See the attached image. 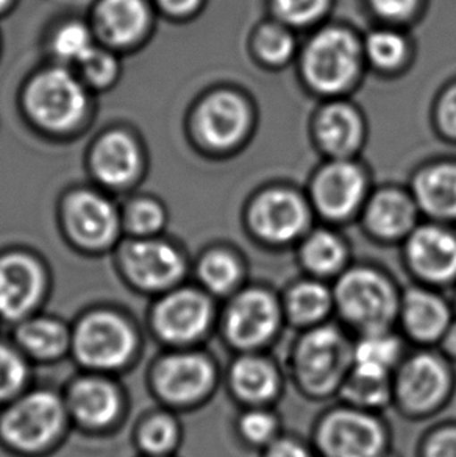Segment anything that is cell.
<instances>
[{
	"label": "cell",
	"mask_w": 456,
	"mask_h": 457,
	"mask_svg": "<svg viewBox=\"0 0 456 457\" xmlns=\"http://www.w3.org/2000/svg\"><path fill=\"white\" fill-rule=\"evenodd\" d=\"M413 222V204L399 191L376 194L367 208V225L383 237L405 235Z\"/></svg>",
	"instance_id": "obj_25"
},
{
	"label": "cell",
	"mask_w": 456,
	"mask_h": 457,
	"mask_svg": "<svg viewBox=\"0 0 456 457\" xmlns=\"http://www.w3.org/2000/svg\"><path fill=\"white\" fill-rule=\"evenodd\" d=\"M408 258L422 277L447 281L456 275V239L445 229L424 227L408 242Z\"/></svg>",
	"instance_id": "obj_18"
},
{
	"label": "cell",
	"mask_w": 456,
	"mask_h": 457,
	"mask_svg": "<svg viewBox=\"0 0 456 457\" xmlns=\"http://www.w3.org/2000/svg\"><path fill=\"white\" fill-rule=\"evenodd\" d=\"M382 457H401V454H399V453L395 452L394 448H393V450H389L388 453H386V454H383Z\"/></svg>",
	"instance_id": "obj_48"
},
{
	"label": "cell",
	"mask_w": 456,
	"mask_h": 457,
	"mask_svg": "<svg viewBox=\"0 0 456 457\" xmlns=\"http://www.w3.org/2000/svg\"><path fill=\"white\" fill-rule=\"evenodd\" d=\"M234 434L244 450L259 454L283 436V423L269 406L244 408L234 423Z\"/></svg>",
	"instance_id": "obj_27"
},
{
	"label": "cell",
	"mask_w": 456,
	"mask_h": 457,
	"mask_svg": "<svg viewBox=\"0 0 456 457\" xmlns=\"http://www.w3.org/2000/svg\"><path fill=\"white\" fill-rule=\"evenodd\" d=\"M302 254L309 270L328 275L342 266L345 248L336 236L327 231H317L303 245Z\"/></svg>",
	"instance_id": "obj_31"
},
{
	"label": "cell",
	"mask_w": 456,
	"mask_h": 457,
	"mask_svg": "<svg viewBox=\"0 0 456 457\" xmlns=\"http://www.w3.org/2000/svg\"><path fill=\"white\" fill-rule=\"evenodd\" d=\"M8 4H10V0H0V12H2Z\"/></svg>",
	"instance_id": "obj_49"
},
{
	"label": "cell",
	"mask_w": 456,
	"mask_h": 457,
	"mask_svg": "<svg viewBox=\"0 0 456 457\" xmlns=\"http://www.w3.org/2000/svg\"><path fill=\"white\" fill-rule=\"evenodd\" d=\"M439 120L447 133L456 137V87L445 94L439 106Z\"/></svg>",
	"instance_id": "obj_45"
},
{
	"label": "cell",
	"mask_w": 456,
	"mask_h": 457,
	"mask_svg": "<svg viewBox=\"0 0 456 457\" xmlns=\"http://www.w3.org/2000/svg\"><path fill=\"white\" fill-rule=\"evenodd\" d=\"M361 135V119L353 108L342 104L325 108L317 120V137L324 149L338 156L357 149Z\"/></svg>",
	"instance_id": "obj_23"
},
{
	"label": "cell",
	"mask_w": 456,
	"mask_h": 457,
	"mask_svg": "<svg viewBox=\"0 0 456 457\" xmlns=\"http://www.w3.org/2000/svg\"><path fill=\"white\" fill-rule=\"evenodd\" d=\"M135 345L129 323L108 312L81 321L74 336V350L83 364L96 369H116L125 364Z\"/></svg>",
	"instance_id": "obj_8"
},
{
	"label": "cell",
	"mask_w": 456,
	"mask_h": 457,
	"mask_svg": "<svg viewBox=\"0 0 456 457\" xmlns=\"http://www.w3.org/2000/svg\"><path fill=\"white\" fill-rule=\"evenodd\" d=\"M367 52L376 66L391 69L403 62L407 46L397 33L376 31L367 41Z\"/></svg>",
	"instance_id": "obj_37"
},
{
	"label": "cell",
	"mask_w": 456,
	"mask_h": 457,
	"mask_svg": "<svg viewBox=\"0 0 456 457\" xmlns=\"http://www.w3.org/2000/svg\"><path fill=\"white\" fill-rule=\"evenodd\" d=\"M179 425L167 415H156L142 427V448L152 454H167L179 445Z\"/></svg>",
	"instance_id": "obj_34"
},
{
	"label": "cell",
	"mask_w": 456,
	"mask_h": 457,
	"mask_svg": "<svg viewBox=\"0 0 456 457\" xmlns=\"http://www.w3.org/2000/svg\"><path fill=\"white\" fill-rule=\"evenodd\" d=\"M277 325V303L263 291L242 294L228 311V337L238 346L252 348L265 344L275 333Z\"/></svg>",
	"instance_id": "obj_12"
},
{
	"label": "cell",
	"mask_w": 456,
	"mask_h": 457,
	"mask_svg": "<svg viewBox=\"0 0 456 457\" xmlns=\"http://www.w3.org/2000/svg\"><path fill=\"white\" fill-rule=\"evenodd\" d=\"M240 273L238 262L232 254L225 252L207 254L198 266V275L202 283L216 294L230 291L238 283Z\"/></svg>",
	"instance_id": "obj_33"
},
{
	"label": "cell",
	"mask_w": 456,
	"mask_h": 457,
	"mask_svg": "<svg viewBox=\"0 0 456 457\" xmlns=\"http://www.w3.org/2000/svg\"><path fill=\"white\" fill-rule=\"evenodd\" d=\"M372 6L383 18H408L418 5V0H370Z\"/></svg>",
	"instance_id": "obj_44"
},
{
	"label": "cell",
	"mask_w": 456,
	"mask_h": 457,
	"mask_svg": "<svg viewBox=\"0 0 456 457\" xmlns=\"http://www.w3.org/2000/svg\"><path fill=\"white\" fill-rule=\"evenodd\" d=\"M87 94L68 71L49 69L31 81L27 108L38 124L50 130H68L80 120Z\"/></svg>",
	"instance_id": "obj_5"
},
{
	"label": "cell",
	"mask_w": 456,
	"mask_h": 457,
	"mask_svg": "<svg viewBox=\"0 0 456 457\" xmlns=\"http://www.w3.org/2000/svg\"><path fill=\"white\" fill-rule=\"evenodd\" d=\"M308 222V211L302 198L290 191H269L252 206V225L263 239L288 242L302 233Z\"/></svg>",
	"instance_id": "obj_11"
},
{
	"label": "cell",
	"mask_w": 456,
	"mask_h": 457,
	"mask_svg": "<svg viewBox=\"0 0 456 457\" xmlns=\"http://www.w3.org/2000/svg\"><path fill=\"white\" fill-rule=\"evenodd\" d=\"M359 66L358 44L349 31L330 29L311 41L303 58L309 85L321 93H338L349 87Z\"/></svg>",
	"instance_id": "obj_6"
},
{
	"label": "cell",
	"mask_w": 456,
	"mask_h": 457,
	"mask_svg": "<svg viewBox=\"0 0 456 457\" xmlns=\"http://www.w3.org/2000/svg\"><path fill=\"white\" fill-rule=\"evenodd\" d=\"M148 24V10L141 0H102L97 27L108 43L127 46L141 37Z\"/></svg>",
	"instance_id": "obj_21"
},
{
	"label": "cell",
	"mask_w": 456,
	"mask_h": 457,
	"mask_svg": "<svg viewBox=\"0 0 456 457\" xmlns=\"http://www.w3.org/2000/svg\"><path fill=\"white\" fill-rule=\"evenodd\" d=\"M41 267L25 254H10L0 260V314L21 319L43 295Z\"/></svg>",
	"instance_id": "obj_10"
},
{
	"label": "cell",
	"mask_w": 456,
	"mask_h": 457,
	"mask_svg": "<svg viewBox=\"0 0 456 457\" xmlns=\"http://www.w3.org/2000/svg\"><path fill=\"white\" fill-rule=\"evenodd\" d=\"M363 194V173L357 166L344 161L325 167L317 175L313 187L317 208L332 219L350 216L357 210Z\"/></svg>",
	"instance_id": "obj_16"
},
{
	"label": "cell",
	"mask_w": 456,
	"mask_h": 457,
	"mask_svg": "<svg viewBox=\"0 0 456 457\" xmlns=\"http://www.w3.org/2000/svg\"><path fill=\"white\" fill-rule=\"evenodd\" d=\"M155 384L167 402L190 406L210 394L215 384V370L204 356L175 354L161 362Z\"/></svg>",
	"instance_id": "obj_9"
},
{
	"label": "cell",
	"mask_w": 456,
	"mask_h": 457,
	"mask_svg": "<svg viewBox=\"0 0 456 457\" xmlns=\"http://www.w3.org/2000/svg\"><path fill=\"white\" fill-rule=\"evenodd\" d=\"M309 442L321 457H382L393 434L378 412L344 404L316 420Z\"/></svg>",
	"instance_id": "obj_1"
},
{
	"label": "cell",
	"mask_w": 456,
	"mask_h": 457,
	"mask_svg": "<svg viewBox=\"0 0 456 457\" xmlns=\"http://www.w3.org/2000/svg\"><path fill=\"white\" fill-rule=\"evenodd\" d=\"M451 387L449 371L438 358L414 356L395 379L394 402L408 419L424 420L444 408Z\"/></svg>",
	"instance_id": "obj_3"
},
{
	"label": "cell",
	"mask_w": 456,
	"mask_h": 457,
	"mask_svg": "<svg viewBox=\"0 0 456 457\" xmlns=\"http://www.w3.org/2000/svg\"><path fill=\"white\" fill-rule=\"evenodd\" d=\"M69 228L77 241L100 247L117 233V214L113 204L94 192H77L66 204Z\"/></svg>",
	"instance_id": "obj_17"
},
{
	"label": "cell",
	"mask_w": 456,
	"mask_h": 457,
	"mask_svg": "<svg viewBox=\"0 0 456 457\" xmlns=\"http://www.w3.org/2000/svg\"><path fill=\"white\" fill-rule=\"evenodd\" d=\"M332 306L330 292L317 283H302L290 294L288 308L297 321H316L327 314Z\"/></svg>",
	"instance_id": "obj_32"
},
{
	"label": "cell",
	"mask_w": 456,
	"mask_h": 457,
	"mask_svg": "<svg viewBox=\"0 0 456 457\" xmlns=\"http://www.w3.org/2000/svg\"><path fill=\"white\" fill-rule=\"evenodd\" d=\"M255 47L266 62L282 64L290 58L294 41L290 33L278 25H265L257 35Z\"/></svg>",
	"instance_id": "obj_36"
},
{
	"label": "cell",
	"mask_w": 456,
	"mask_h": 457,
	"mask_svg": "<svg viewBox=\"0 0 456 457\" xmlns=\"http://www.w3.org/2000/svg\"><path fill=\"white\" fill-rule=\"evenodd\" d=\"M341 394L345 404L378 412L394 402V384H391L389 377H370L351 370L350 375L345 378Z\"/></svg>",
	"instance_id": "obj_28"
},
{
	"label": "cell",
	"mask_w": 456,
	"mask_h": 457,
	"mask_svg": "<svg viewBox=\"0 0 456 457\" xmlns=\"http://www.w3.org/2000/svg\"><path fill=\"white\" fill-rule=\"evenodd\" d=\"M416 197L433 216L456 217V166H436L420 173Z\"/></svg>",
	"instance_id": "obj_24"
},
{
	"label": "cell",
	"mask_w": 456,
	"mask_h": 457,
	"mask_svg": "<svg viewBox=\"0 0 456 457\" xmlns=\"http://www.w3.org/2000/svg\"><path fill=\"white\" fill-rule=\"evenodd\" d=\"M249 110L240 96L227 91L211 94L198 112V129L205 143L227 149L244 137Z\"/></svg>",
	"instance_id": "obj_13"
},
{
	"label": "cell",
	"mask_w": 456,
	"mask_h": 457,
	"mask_svg": "<svg viewBox=\"0 0 456 457\" xmlns=\"http://www.w3.org/2000/svg\"><path fill=\"white\" fill-rule=\"evenodd\" d=\"M19 342L38 358H54L68 345V331L62 323L49 319L27 321L18 333Z\"/></svg>",
	"instance_id": "obj_30"
},
{
	"label": "cell",
	"mask_w": 456,
	"mask_h": 457,
	"mask_svg": "<svg viewBox=\"0 0 456 457\" xmlns=\"http://www.w3.org/2000/svg\"><path fill=\"white\" fill-rule=\"evenodd\" d=\"M258 457H321L309 440L284 433L280 439L261 452Z\"/></svg>",
	"instance_id": "obj_43"
},
{
	"label": "cell",
	"mask_w": 456,
	"mask_h": 457,
	"mask_svg": "<svg viewBox=\"0 0 456 457\" xmlns=\"http://www.w3.org/2000/svg\"><path fill=\"white\" fill-rule=\"evenodd\" d=\"M94 49L91 33L85 25L71 22L58 31L54 39L56 55L68 62H80Z\"/></svg>",
	"instance_id": "obj_35"
},
{
	"label": "cell",
	"mask_w": 456,
	"mask_h": 457,
	"mask_svg": "<svg viewBox=\"0 0 456 457\" xmlns=\"http://www.w3.org/2000/svg\"><path fill=\"white\" fill-rule=\"evenodd\" d=\"M123 262L131 279L144 289H165L183 273L175 248L161 241H138L125 250Z\"/></svg>",
	"instance_id": "obj_15"
},
{
	"label": "cell",
	"mask_w": 456,
	"mask_h": 457,
	"mask_svg": "<svg viewBox=\"0 0 456 457\" xmlns=\"http://www.w3.org/2000/svg\"><path fill=\"white\" fill-rule=\"evenodd\" d=\"M399 356V342L383 331L367 333L353 354V370L370 377H389L391 367Z\"/></svg>",
	"instance_id": "obj_29"
},
{
	"label": "cell",
	"mask_w": 456,
	"mask_h": 457,
	"mask_svg": "<svg viewBox=\"0 0 456 457\" xmlns=\"http://www.w3.org/2000/svg\"><path fill=\"white\" fill-rule=\"evenodd\" d=\"M200 0H160V5L171 14L175 16H183L196 10Z\"/></svg>",
	"instance_id": "obj_46"
},
{
	"label": "cell",
	"mask_w": 456,
	"mask_h": 457,
	"mask_svg": "<svg viewBox=\"0 0 456 457\" xmlns=\"http://www.w3.org/2000/svg\"><path fill=\"white\" fill-rule=\"evenodd\" d=\"M210 323V304L194 291L173 292L155 311V327L171 342H190L204 334Z\"/></svg>",
	"instance_id": "obj_14"
},
{
	"label": "cell",
	"mask_w": 456,
	"mask_h": 457,
	"mask_svg": "<svg viewBox=\"0 0 456 457\" xmlns=\"http://www.w3.org/2000/svg\"><path fill=\"white\" fill-rule=\"evenodd\" d=\"M71 400L75 415L89 427H106L119 412L116 389L104 379L88 378L75 384Z\"/></svg>",
	"instance_id": "obj_22"
},
{
	"label": "cell",
	"mask_w": 456,
	"mask_h": 457,
	"mask_svg": "<svg viewBox=\"0 0 456 457\" xmlns=\"http://www.w3.org/2000/svg\"><path fill=\"white\" fill-rule=\"evenodd\" d=\"M447 346L451 348L452 352L456 353V327L452 329L447 337Z\"/></svg>",
	"instance_id": "obj_47"
},
{
	"label": "cell",
	"mask_w": 456,
	"mask_h": 457,
	"mask_svg": "<svg viewBox=\"0 0 456 457\" xmlns=\"http://www.w3.org/2000/svg\"><path fill=\"white\" fill-rule=\"evenodd\" d=\"M165 211L160 204L142 200L133 204L129 211L130 228L139 235H152L163 227Z\"/></svg>",
	"instance_id": "obj_41"
},
{
	"label": "cell",
	"mask_w": 456,
	"mask_h": 457,
	"mask_svg": "<svg viewBox=\"0 0 456 457\" xmlns=\"http://www.w3.org/2000/svg\"><path fill=\"white\" fill-rule=\"evenodd\" d=\"M405 325L414 337L433 340L444 333L449 311L443 300L428 292L413 291L405 300Z\"/></svg>",
	"instance_id": "obj_26"
},
{
	"label": "cell",
	"mask_w": 456,
	"mask_h": 457,
	"mask_svg": "<svg viewBox=\"0 0 456 457\" xmlns=\"http://www.w3.org/2000/svg\"><path fill=\"white\" fill-rule=\"evenodd\" d=\"M24 361L6 346H0V400L16 394L25 383Z\"/></svg>",
	"instance_id": "obj_39"
},
{
	"label": "cell",
	"mask_w": 456,
	"mask_h": 457,
	"mask_svg": "<svg viewBox=\"0 0 456 457\" xmlns=\"http://www.w3.org/2000/svg\"><path fill=\"white\" fill-rule=\"evenodd\" d=\"M336 302L345 319L367 333L384 331L394 317L393 287L382 275L367 269L345 273L336 287Z\"/></svg>",
	"instance_id": "obj_4"
},
{
	"label": "cell",
	"mask_w": 456,
	"mask_h": 457,
	"mask_svg": "<svg viewBox=\"0 0 456 457\" xmlns=\"http://www.w3.org/2000/svg\"><path fill=\"white\" fill-rule=\"evenodd\" d=\"M347 340L334 328H319L303 337L297 348L296 375L307 395L327 398L338 392L350 364Z\"/></svg>",
	"instance_id": "obj_2"
},
{
	"label": "cell",
	"mask_w": 456,
	"mask_h": 457,
	"mask_svg": "<svg viewBox=\"0 0 456 457\" xmlns=\"http://www.w3.org/2000/svg\"><path fill=\"white\" fill-rule=\"evenodd\" d=\"M230 386L233 395L244 404V408H271L282 390L275 369L263 359L253 356L241 358L234 362L230 373Z\"/></svg>",
	"instance_id": "obj_19"
},
{
	"label": "cell",
	"mask_w": 456,
	"mask_h": 457,
	"mask_svg": "<svg viewBox=\"0 0 456 457\" xmlns=\"http://www.w3.org/2000/svg\"><path fill=\"white\" fill-rule=\"evenodd\" d=\"M83 74L88 80L97 87L108 85L114 79L117 72V64L110 54L94 47L80 62Z\"/></svg>",
	"instance_id": "obj_42"
},
{
	"label": "cell",
	"mask_w": 456,
	"mask_h": 457,
	"mask_svg": "<svg viewBox=\"0 0 456 457\" xmlns=\"http://www.w3.org/2000/svg\"><path fill=\"white\" fill-rule=\"evenodd\" d=\"M416 457H456V423L430 428L418 442Z\"/></svg>",
	"instance_id": "obj_38"
},
{
	"label": "cell",
	"mask_w": 456,
	"mask_h": 457,
	"mask_svg": "<svg viewBox=\"0 0 456 457\" xmlns=\"http://www.w3.org/2000/svg\"><path fill=\"white\" fill-rule=\"evenodd\" d=\"M139 164L141 156L135 141L122 131L108 133L94 149V172L106 185H127L139 170Z\"/></svg>",
	"instance_id": "obj_20"
},
{
	"label": "cell",
	"mask_w": 456,
	"mask_h": 457,
	"mask_svg": "<svg viewBox=\"0 0 456 457\" xmlns=\"http://www.w3.org/2000/svg\"><path fill=\"white\" fill-rule=\"evenodd\" d=\"M328 0H275L280 18L294 25L309 24L319 18Z\"/></svg>",
	"instance_id": "obj_40"
},
{
	"label": "cell",
	"mask_w": 456,
	"mask_h": 457,
	"mask_svg": "<svg viewBox=\"0 0 456 457\" xmlns=\"http://www.w3.org/2000/svg\"><path fill=\"white\" fill-rule=\"evenodd\" d=\"M63 406L50 392H35L8 409L2 431L5 439L22 450H38L55 439L63 425Z\"/></svg>",
	"instance_id": "obj_7"
}]
</instances>
